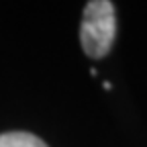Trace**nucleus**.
I'll list each match as a JSON object with an SVG mask.
<instances>
[{"mask_svg": "<svg viewBox=\"0 0 147 147\" xmlns=\"http://www.w3.org/2000/svg\"><path fill=\"white\" fill-rule=\"evenodd\" d=\"M117 35L115 4L108 0H92L84 8L80 25V43L90 57H104Z\"/></svg>", "mask_w": 147, "mask_h": 147, "instance_id": "f257e3e1", "label": "nucleus"}, {"mask_svg": "<svg viewBox=\"0 0 147 147\" xmlns=\"http://www.w3.org/2000/svg\"><path fill=\"white\" fill-rule=\"evenodd\" d=\"M0 147H47L43 139L25 131H12L0 135Z\"/></svg>", "mask_w": 147, "mask_h": 147, "instance_id": "f03ea898", "label": "nucleus"}]
</instances>
